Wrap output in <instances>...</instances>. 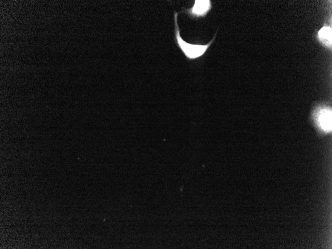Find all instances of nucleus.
<instances>
[{"instance_id": "obj_4", "label": "nucleus", "mask_w": 332, "mask_h": 249, "mask_svg": "<svg viewBox=\"0 0 332 249\" xmlns=\"http://www.w3.org/2000/svg\"><path fill=\"white\" fill-rule=\"evenodd\" d=\"M318 36L321 42L328 48L332 46V29L326 26L322 28L318 33Z\"/></svg>"}, {"instance_id": "obj_2", "label": "nucleus", "mask_w": 332, "mask_h": 249, "mask_svg": "<svg viewBox=\"0 0 332 249\" xmlns=\"http://www.w3.org/2000/svg\"><path fill=\"white\" fill-rule=\"evenodd\" d=\"M212 7V2L210 0H195L191 7L184 8L180 12L185 13L191 19H197L205 17L210 11Z\"/></svg>"}, {"instance_id": "obj_3", "label": "nucleus", "mask_w": 332, "mask_h": 249, "mask_svg": "<svg viewBox=\"0 0 332 249\" xmlns=\"http://www.w3.org/2000/svg\"><path fill=\"white\" fill-rule=\"evenodd\" d=\"M317 127L322 132L328 133L332 130V110L326 107L317 109L313 115Z\"/></svg>"}, {"instance_id": "obj_1", "label": "nucleus", "mask_w": 332, "mask_h": 249, "mask_svg": "<svg viewBox=\"0 0 332 249\" xmlns=\"http://www.w3.org/2000/svg\"><path fill=\"white\" fill-rule=\"evenodd\" d=\"M179 12L174 11V40L177 47L181 50L186 58L189 60H194L203 56L216 38L217 31L213 38L206 44H194L187 42L180 35V31L178 24Z\"/></svg>"}]
</instances>
